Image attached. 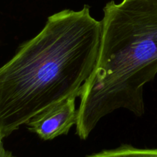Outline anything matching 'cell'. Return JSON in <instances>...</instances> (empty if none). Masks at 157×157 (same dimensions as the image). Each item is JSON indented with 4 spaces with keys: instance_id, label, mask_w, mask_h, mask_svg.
<instances>
[{
    "instance_id": "cell-1",
    "label": "cell",
    "mask_w": 157,
    "mask_h": 157,
    "mask_svg": "<svg viewBox=\"0 0 157 157\" xmlns=\"http://www.w3.org/2000/svg\"><path fill=\"white\" fill-rule=\"evenodd\" d=\"M102 22L90 7L64 9L0 67V135L7 137L45 109L81 95L99 52Z\"/></svg>"
},
{
    "instance_id": "cell-5",
    "label": "cell",
    "mask_w": 157,
    "mask_h": 157,
    "mask_svg": "<svg viewBox=\"0 0 157 157\" xmlns=\"http://www.w3.org/2000/svg\"><path fill=\"white\" fill-rule=\"evenodd\" d=\"M3 138L0 135V157H15L12 153L9 150H6L3 146Z\"/></svg>"
},
{
    "instance_id": "cell-3",
    "label": "cell",
    "mask_w": 157,
    "mask_h": 157,
    "mask_svg": "<svg viewBox=\"0 0 157 157\" xmlns=\"http://www.w3.org/2000/svg\"><path fill=\"white\" fill-rule=\"evenodd\" d=\"M78 97L72 95L32 117L26 124L29 131L37 134L43 140H52L67 134L78 121L75 103Z\"/></svg>"
},
{
    "instance_id": "cell-4",
    "label": "cell",
    "mask_w": 157,
    "mask_h": 157,
    "mask_svg": "<svg viewBox=\"0 0 157 157\" xmlns=\"http://www.w3.org/2000/svg\"><path fill=\"white\" fill-rule=\"evenodd\" d=\"M87 157H157V148L140 149L131 145H122L116 149L103 150Z\"/></svg>"
},
{
    "instance_id": "cell-2",
    "label": "cell",
    "mask_w": 157,
    "mask_h": 157,
    "mask_svg": "<svg viewBox=\"0 0 157 157\" xmlns=\"http://www.w3.org/2000/svg\"><path fill=\"white\" fill-rule=\"evenodd\" d=\"M101 22L98 58L80 95L76 133L81 140L117 109L143 116L144 86L157 74V0H112Z\"/></svg>"
}]
</instances>
